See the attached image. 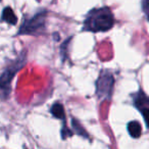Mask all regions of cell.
I'll use <instances>...</instances> for the list:
<instances>
[{
	"label": "cell",
	"mask_w": 149,
	"mask_h": 149,
	"mask_svg": "<svg viewBox=\"0 0 149 149\" xmlns=\"http://www.w3.org/2000/svg\"><path fill=\"white\" fill-rule=\"evenodd\" d=\"M114 25V17L108 7H100L91 10L84 22V30L89 32H106Z\"/></svg>",
	"instance_id": "cell-1"
},
{
	"label": "cell",
	"mask_w": 149,
	"mask_h": 149,
	"mask_svg": "<svg viewBox=\"0 0 149 149\" xmlns=\"http://www.w3.org/2000/svg\"><path fill=\"white\" fill-rule=\"evenodd\" d=\"M114 86V78L108 70H103L100 72V76L96 82V94L98 99L104 101L111 97Z\"/></svg>",
	"instance_id": "cell-2"
},
{
	"label": "cell",
	"mask_w": 149,
	"mask_h": 149,
	"mask_svg": "<svg viewBox=\"0 0 149 149\" xmlns=\"http://www.w3.org/2000/svg\"><path fill=\"white\" fill-rule=\"evenodd\" d=\"M24 58H19L13 64H11L9 68H7L4 70L1 76H0V98L5 99L8 97L9 92H10L11 87V81L13 77L17 72V70L23 66L24 64Z\"/></svg>",
	"instance_id": "cell-3"
},
{
	"label": "cell",
	"mask_w": 149,
	"mask_h": 149,
	"mask_svg": "<svg viewBox=\"0 0 149 149\" xmlns=\"http://www.w3.org/2000/svg\"><path fill=\"white\" fill-rule=\"evenodd\" d=\"M46 21V13L42 11L37 15H35L33 17L27 19L25 23L22 25L21 29L19 31V34L24 35H31V34L39 33L40 31L44 29Z\"/></svg>",
	"instance_id": "cell-4"
},
{
	"label": "cell",
	"mask_w": 149,
	"mask_h": 149,
	"mask_svg": "<svg viewBox=\"0 0 149 149\" xmlns=\"http://www.w3.org/2000/svg\"><path fill=\"white\" fill-rule=\"evenodd\" d=\"M135 105L143 114L146 126L149 129V99L144 95L143 92H139L138 95L135 97Z\"/></svg>",
	"instance_id": "cell-5"
},
{
	"label": "cell",
	"mask_w": 149,
	"mask_h": 149,
	"mask_svg": "<svg viewBox=\"0 0 149 149\" xmlns=\"http://www.w3.org/2000/svg\"><path fill=\"white\" fill-rule=\"evenodd\" d=\"M128 132L133 138H139L142 134V128L136 120H133L128 124Z\"/></svg>",
	"instance_id": "cell-6"
},
{
	"label": "cell",
	"mask_w": 149,
	"mask_h": 149,
	"mask_svg": "<svg viewBox=\"0 0 149 149\" xmlns=\"http://www.w3.org/2000/svg\"><path fill=\"white\" fill-rule=\"evenodd\" d=\"M2 19L4 22H6L9 25H15L17 22V19L15 17L13 10L10 7H5L2 11Z\"/></svg>",
	"instance_id": "cell-7"
},
{
	"label": "cell",
	"mask_w": 149,
	"mask_h": 149,
	"mask_svg": "<svg viewBox=\"0 0 149 149\" xmlns=\"http://www.w3.org/2000/svg\"><path fill=\"white\" fill-rule=\"evenodd\" d=\"M51 113L55 116L56 118H60V120H63L64 118V109H63V106L61 105L60 103H55L52 105L51 107Z\"/></svg>",
	"instance_id": "cell-8"
},
{
	"label": "cell",
	"mask_w": 149,
	"mask_h": 149,
	"mask_svg": "<svg viewBox=\"0 0 149 149\" xmlns=\"http://www.w3.org/2000/svg\"><path fill=\"white\" fill-rule=\"evenodd\" d=\"M72 127L74 128V130L77 131V134L81 135V136H83V137H88L86 131L84 130L83 128H82L81 125H80L79 123L76 122V120H72Z\"/></svg>",
	"instance_id": "cell-9"
},
{
	"label": "cell",
	"mask_w": 149,
	"mask_h": 149,
	"mask_svg": "<svg viewBox=\"0 0 149 149\" xmlns=\"http://www.w3.org/2000/svg\"><path fill=\"white\" fill-rule=\"evenodd\" d=\"M142 8L145 15L149 19V0H142Z\"/></svg>",
	"instance_id": "cell-10"
},
{
	"label": "cell",
	"mask_w": 149,
	"mask_h": 149,
	"mask_svg": "<svg viewBox=\"0 0 149 149\" xmlns=\"http://www.w3.org/2000/svg\"><path fill=\"white\" fill-rule=\"evenodd\" d=\"M61 134H62V138H65L66 136H72V132H70L68 129H66L65 127L62 128V131H61Z\"/></svg>",
	"instance_id": "cell-11"
}]
</instances>
